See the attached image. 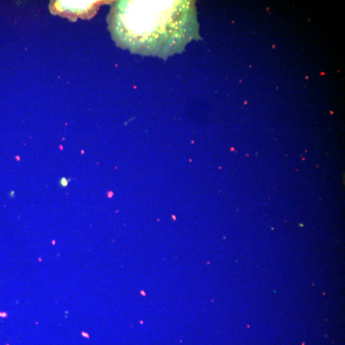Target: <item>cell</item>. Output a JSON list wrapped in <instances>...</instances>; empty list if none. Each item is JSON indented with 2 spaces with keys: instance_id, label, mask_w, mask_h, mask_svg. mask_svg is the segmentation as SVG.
<instances>
[{
  "instance_id": "obj_2",
  "label": "cell",
  "mask_w": 345,
  "mask_h": 345,
  "mask_svg": "<svg viewBox=\"0 0 345 345\" xmlns=\"http://www.w3.org/2000/svg\"><path fill=\"white\" fill-rule=\"evenodd\" d=\"M96 1H51L50 11L62 15L69 19L89 18L94 14L100 5Z\"/></svg>"
},
{
  "instance_id": "obj_4",
  "label": "cell",
  "mask_w": 345,
  "mask_h": 345,
  "mask_svg": "<svg viewBox=\"0 0 345 345\" xmlns=\"http://www.w3.org/2000/svg\"><path fill=\"white\" fill-rule=\"evenodd\" d=\"M142 294H144V296L146 295V294H145V292H144V291H142Z\"/></svg>"
},
{
  "instance_id": "obj_1",
  "label": "cell",
  "mask_w": 345,
  "mask_h": 345,
  "mask_svg": "<svg viewBox=\"0 0 345 345\" xmlns=\"http://www.w3.org/2000/svg\"><path fill=\"white\" fill-rule=\"evenodd\" d=\"M186 2L120 1L111 10L109 18L116 41L131 50L148 49L157 53V49L161 51V48L167 50V44L172 48V39L182 43L183 33H188L189 11L155 23L176 13Z\"/></svg>"
},
{
  "instance_id": "obj_3",
  "label": "cell",
  "mask_w": 345,
  "mask_h": 345,
  "mask_svg": "<svg viewBox=\"0 0 345 345\" xmlns=\"http://www.w3.org/2000/svg\"><path fill=\"white\" fill-rule=\"evenodd\" d=\"M71 179H68V178L66 177H62L60 181H59V185H60L61 187H66L68 186L69 183Z\"/></svg>"
}]
</instances>
